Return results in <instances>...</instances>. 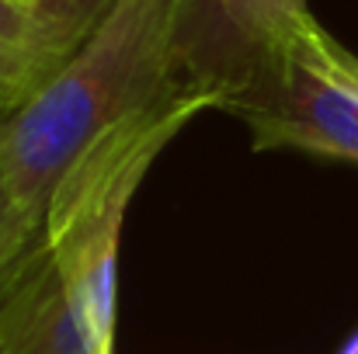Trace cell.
<instances>
[{
    "label": "cell",
    "instance_id": "cell-1",
    "mask_svg": "<svg viewBox=\"0 0 358 354\" xmlns=\"http://www.w3.org/2000/svg\"><path fill=\"white\" fill-rule=\"evenodd\" d=\"M181 0H115L66 63L0 118V177L17 205L45 219L70 167L115 125L185 94L174 77Z\"/></svg>",
    "mask_w": 358,
    "mask_h": 354
},
{
    "label": "cell",
    "instance_id": "cell-2",
    "mask_svg": "<svg viewBox=\"0 0 358 354\" xmlns=\"http://www.w3.org/2000/svg\"><path fill=\"white\" fill-rule=\"evenodd\" d=\"M202 108L213 101L174 94L115 125L70 167L45 205L42 239L66 274L94 354H115L119 236L132 195L164 146Z\"/></svg>",
    "mask_w": 358,
    "mask_h": 354
},
{
    "label": "cell",
    "instance_id": "cell-3",
    "mask_svg": "<svg viewBox=\"0 0 358 354\" xmlns=\"http://www.w3.org/2000/svg\"><path fill=\"white\" fill-rule=\"evenodd\" d=\"M216 112L240 118L254 149H299L358 167V56L310 17Z\"/></svg>",
    "mask_w": 358,
    "mask_h": 354
},
{
    "label": "cell",
    "instance_id": "cell-4",
    "mask_svg": "<svg viewBox=\"0 0 358 354\" xmlns=\"http://www.w3.org/2000/svg\"><path fill=\"white\" fill-rule=\"evenodd\" d=\"M310 17L306 0H181L174 31L178 87L220 108Z\"/></svg>",
    "mask_w": 358,
    "mask_h": 354
},
{
    "label": "cell",
    "instance_id": "cell-5",
    "mask_svg": "<svg viewBox=\"0 0 358 354\" xmlns=\"http://www.w3.org/2000/svg\"><path fill=\"white\" fill-rule=\"evenodd\" d=\"M0 348L3 354H94L66 274L42 233L0 271Z\"/></svg>",
    "mask_w": 358,
    "mask_h": 354
},
{
    "label": "cell",
    "instance_id": "cell-6",
    "mask_svg": "<svg viewBox=\"0 0 358 354\" xmlns=\"http://www.w3.org/2000/svg\"><path fill=\"white\" fill-rule=\"evenodd\" d=\"M52 73L56 63L35 7L24 0H0V118L24 105Z\"/></svg>",
    "mask_w": 358,
    "mask_h": 354
},
{
    "label": "cell",
    "instance_id": "cell-7",
    "mask_svg": "<svg viewBox=\"0 0 358 354\" xmlns=\"http://www.w3.org/2000/svg\"><path fill=\"white\" fill-rule=\"evenodd\" d=\"M115 0H35V14L42 21V35L49 45V56L56 70L66 63V56L91 35V28L101 21V14Z\"/></svg>",
    "mask_w": 358,
    "mask_h": 354
},
{
    "label": "cell",
    "instance_id": "cell-8",
    "mask_svg": "<svg viewBox=\"0 0 358 354\" xmlns=\"http://www.w3.org/2000/svg\"><path fill=\"white\" fill-rule=\"evenodd\" d=\"M38 233H42V223L17 205V198L7 188V181L0 177V271L21 250H28L38 239Z\"/></svg>",
    "mask_w": 358,
    "mask_h": 354
},
{
    "label": "cell",
    "instance_id": "cell-9",
    "mask_svg": "<svg viewBox=\"0 0 358 354\" xmlns=\"http://www.w3.org/2000/svg\"><path fill=\"white\" fill-rule=\"evenodd\" d=\"M338 354H358V334H355V337H352V341H348V344H345V348H341Z\"/></svg>",
    "mask_w": 358,
    "mask_h": 354
},
{
    "label": "cell",
    "instance_id": "cell-10",
    "mask_svg": "<svg viewBox=\"0 0 358 354\" xmlns=\"http://www.w3.org/2000/svg\"><path fill=\"white\" fill-rule=\"evenodd\" d=\"M24 3H35V0H24Z\"/></svg>",
    "mask_w": 358,
    "mask_h": 354
},
{
    "label": "cell",
    "instance_id": "cell-11",
    "mask_svg": "<svg viewBox=\"0 0 358 354\" xmlns=\"http://www.w3.org/2000/svg\"><path fill=\"white\" fill-rule=\"evenodd\" d=\"M0 354H3V348H0Z\"/></svg>",
    "mask_w": 358,
    "mask_h": 354
}]
</instances>
